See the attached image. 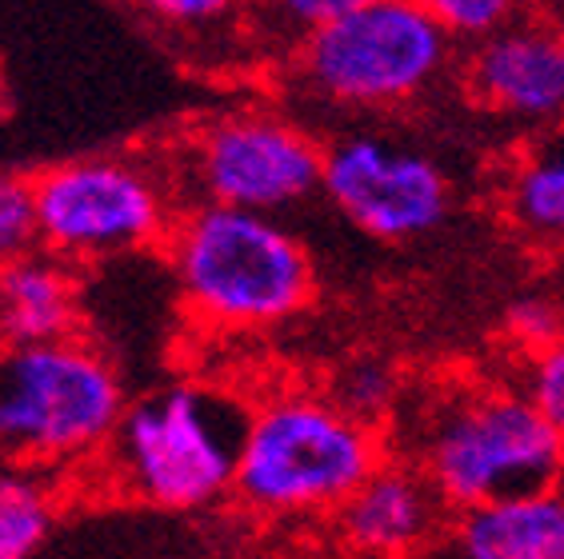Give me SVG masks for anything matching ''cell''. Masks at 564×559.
Returning a JSON list of instances; mask_svg holds the SVG:
<instances>
[{
  "mask_svg": "<svg viewBox=\"0 0 564 559\" xmlns=\"http://www.w3.org/2000/svg\"><path fill=\"white\" fill-rule=\"evenodd\" d=\"M185 308L208 328L252 332L313 304L316 268L296 232L261 212L188 205L164 240Z\"/></svg>",
  "mask_w": 564,
  "mask_h": 559,
  "instance_id": "cell-1",
  "label": "cell"
},
{
  "mask_svg": "<svg viewBox=\"0 0 564 559\" xmlns=\"http://www.w3.org/2000/svg\"><path fill=\"white\" fill-rule=\"evenodd\" d=\"M249 412L200 384H164L129 399V412L100 452V480L124 500L200 512L232 495Z\"/></svg>",
  "mask_w": 564,
  "mask_h": 559,
  "instance_id": "cell-2",
  "label": "cell"
},
{
  "mask_svg": "<svg viewBox=\"0 0 564 559\" xmlns=\"http://www.w3.org/2000/svg\"><path fill=\"white\" fill-rule=\"evenodd\" d=\"M416 472L453 512L556 487L564 436L524 392H456L424 408L413 428Z\"/></svg>",
  "mask_w": 564,
  "mask_h": 559,
  "instance_id": "cell-3",
  "label": "cell"
},
{
  "mask_svg": "<svg viewBox=\"0 0 564 559\" xmlns=\"http://www.w3.org/2000/svg\"><path fill=\"white\" fill-rule=\"evenodd\" d=\"M124 412L117 364L80 336L0 348V463L48 475L100 460Z\"/></svg>",
  "mask_w": 564,
  "mask_h": 559,
  "instance_id": "cell-4",
  "label": "cell"
},
{
  "mask_svg": "<svg viewBox=\"0 0 564 559\" xmlns=\"http://www.w3.org/2000/svg\"><path fill=\"white\" fill-rule=\"evenodd\" d=\"M380 463V428L345 416L328 396L284 392L249 412L232 495L257 516L340 512Z\"/></svg>",
  "mask_w": 564,
  "mask_h": 559,
  "instance_id": "cell-5",
  "label": "cell"
},
{
  "mask_svg": "<svg viewBox=\"0 0 564 559\" xmlns=\"http://www.w3.org/2000/svg\"><path fill=\"white\" fill-rule=\"evenodd\" d=\"M453 44L413 0H377L304 36L293 80L337 112H397L448 73Z\"/></svg>",
  "mask_w": 564,
  "mask_h": 559,
  "instance_id": "cell-6",
  "label": "cell"
},
{
  "mask_svg": "<svg viewBox=\"0 0 564 559\" xmlns=\"http://www.w3.org/2000/svg\"><path fill=\"white\" fill-rule=\"evenodd\" d=\"M44 252L65 264H100L164 248L176 216L173 176L137 156H80L33 176Z\"/></svg>",
  "mask_w": 564,
  "mask_h": 559,
  "instance_id": "cell-7",
  "label": "cell"
},
{
  "mask_svg": "<svg viewBox=\"0 0 564 559\" xmlns=\"http://www.w3.org/2000/svg\"><path fill=\"white\" fill-rule=\"evenodd\" d=\"M193 205L281 216L325 184V140L272 108H237L196 129L185 152Z\"/></svg>",
  "mask_w": 564,
  "mask_h": 559,
  "instance_id": "cell-8",
  "label": "cell"
},
{
  "mask_svg": "<svg viewBox=\"0 0 564 559\" xmlns=\"http://www.w3.org/2000/svg\"><path fill=\"white\" fill-rule=\"evenodd\" d=\"M321 193L357 232L380 244L429 237L453 212V180L445 168L416 144L372 129H348L325 140Z\"/></svg>",
  "mask_w": 564,
  "mask_h": 559,
  "instance_id": "cell-9",
  "label": "cell"
},
{
  "mask_svg": "<svg viewBox=\"0 0 564 559\" xmlns=\"http://www.w3.org/2000/svg\"><path fill=\"white\" fill-rule=\"evenodd\" d=\"M465 92L497 117L524 124L564 120V21L524 12L500 33L468 44Z\"/></svg>",
  "mask_w": 564,
  "mask_h": 559,
  "instance_id": "cell-10",
  "label": "cell"
},
{
  "mask_svg": "<svg viewBox=\"0 0 564 559\" xmlns=\"http://www.w3.org/2000/svg\"><path fill=\"white\" fill-rule=\"evenodd\" d=\"M441 495L409 460H384L337 512V527L357 556L401 559L441 524Z\"/></svg>",
  "mask_w": 564,
  "mask_h": 559,
  "instance_id": "cell-11",
  "label": "cell"
},
{
  "mask_svg": "<svg viewBox=\"0 0 564 559\" xmlns=\"http://www.w3.org/2000/svg\"><path fill=\"white\" fill-rule=\"evenodd\" d=\"M80 288L65 260L33 252L0 264V348L53 344L76 336Z\"/></svg>",
  "mask_w": 564,
  "mask_h": 559,
  "instance_id": "cell-12",
  "label": "cell"
},
{
  "mask_svg": "<svg viewBox=\"0 0 564 559\" xmlns=\"http://www.w3.org/2000/svg\"><path fill=\"white\" fill-rule=\"evenodd\" d=\"M460 559H564V492L512 495L460 512Z\"/></svg>",
  "mask_w": 564,
  "mask_h": 559,
  "instance_id": "cell-13",
  "label": "cell"
},
{
  "mask_svg": "<svg viewBox=\"0 0 564 559\" xmlns=\"http://www.w3.org/2000/svg\"><path fill=\"white\" fill-rule=\"evenodd\" d=\"M505 205L512 224L529 237L564 244V136H549L524 152V161L509 176Z\"/></svg>",
  "mask_w": 564,
  "mask_h": 559,
  "instance_id": "cell-14",
  "label": "cell"
},
{
  "mask_svg": "<svg viewBox=\"0 0 564 559\" xmlns=\"http://www.w3.org/2000/svg\"><path fill=\"white\" fill-rule=\"evenodd\" d=\"M56 524L53 475L0 463V559H33Z\"/></svg>",
  "mask_w": 564,
  "mask_h": 559,
  "instance_id": "cell-15",
  "label": "cell"
},
{
  "mask_svg": "<svg viewBox=\"0 0 564 559\" xmlns=\"http://www.w3.org/2000/svg\"><path fill=\"white\" fill-rule=\"evenodd\" d=\"M328 399L337 404L345 416L369 424V428H380V419L389 416L401 399V376L397 368L384 364V360H352L337 372L333 387H328Z\"/></svg>",
  "mask_w": 564,
  "mask_h": 559,
  "instance_id": "cell-16",
  "label": "cell"
},
{
  "mask_svg": "<svg viewBox=\"0 0 564 559\" xmlns=\"http://www.w3.org/2000/svg\"><path fill=\"white\" fill-rule=\"evenodd\" d=\"M413 4L429 12L456 44L485 41L532 9V0H413Z\"/></svg>",
  "mask_w": 564,
  "mask_h": 559,
  "instance_id": "cell-17",
  "label": "cell"
},
{
  "mask_svg": "<svg viewBox=\"0 0 564 559\" xmlns=\"http://www.w3.org/2000/svg\"><path fill=\"white\" fill-rule=\"evenodd\" d=\"M44 252L33 176L0 173V264Z\"/></svg>",
  "mask_w": 564,
  "mask_h": 559,
  "instance_id": "cell-18",
  "label": "cell"
},
{
  "mask_svg": "<svg viewBox=\"0 0 564 559\" xmlns=\"http://www.w3.org/2000/svg\"><path fill=\"white\" fill-rule=\"evenodd\" d=\"M129 4L141 9L161 29H185L188 33V29H217V24L237 21L257 0H129Z\"/></svg>",
  "mask_w": 564,
  "mask_h": 559,
  "instance_id": "cell-19",
  "label": "cell"
},
{
  "mask_svg": "<svg viewBox=\"0 0 564 559\" xmlns=\"http://www.w3.org/2000/svg\"><path fill=\"white\" fill-rule=\"evenodd\" d=\"M369 4H377V0H257L252 9H261L276 29L293 33V48H296L308 33L340 21L348 12L369 9Z\"/></svg>",
  "mask_w": 564,
  "mask_h": 559,
  "instance_id": "cell-20",
  "label": "cell"
},
{
  "mask_svg": "<svg viewBox=\"0 0 564 559\" xmlns=\"http://www.w3.org/2000/svg\"><path fill=\"white\" fill-rule=\"evenodd\" d=\"M524 396L544 412V419L564 436V336L529 355L524 372Z\"/></svg>",
  "mask_w": 564,
  "mask_h": 559,
  "instance_id": "cell-21",
  "label": "cell"
},
{
  "mask_svg": "<svg viewBox=\"0 0 564 559\" xmlns=\"http://www.w3.org/2000/svg\"><path fill=\"white\" fill-rule=\"evenodd\" d=\"M505 332H509V340L529 348V355L541 352V348L553 344L556 336H564L561 304H553L549 296H521V300H512L505 308Z\"/></svg>",
  "mask_w": 564,
  "mask_h": 559,
  "instance_id": "cell-22",
  "label": "cell"
},
{
  "mask_svg": "<svg viewBox=\"0 0 564 559\" xmlns=\"http://www.w3.org/2000/svg\"><path fill=\"white\" fill-rule=\"evenodd\" d=\"M544 12H553V17H561V21H564V0H549V4H544Z\"/></svg>",
  "mask_w": 564,
  "mask_h": 559,
  "instance_id": "cell-23",
  "label": "cell"
}]
</instances>
